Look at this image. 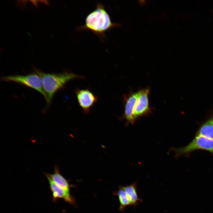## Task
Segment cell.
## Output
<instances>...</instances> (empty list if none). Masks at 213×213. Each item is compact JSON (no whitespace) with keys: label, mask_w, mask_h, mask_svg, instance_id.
Here are the masks:
<instances>
[{"label":"cell","mask_w":213,"mask_h":213,"mask_svg":"<svg viewBox=\"0 0 213 213\" xmlns=\"http://www.w3.org/2000/svg\"><path fill=\"white\" fill-rule=\"evenodd\" d=\"M120 26V24L112 22L110 16L101 3H97L95 9L86 16L85 24L78 27V31H91L101 41L106 38L105 33L114 27Z\"/></svg>","instance_id":"6da1fadb"},{"label":"cell","mask_w":213,"mask_h":213,"mask_svg":"<svg viewBox=\"0 0 213 213\" xmlns=\"http://www.w3.org/2000/svg\"><path fill=\"white\" fill-rule=\"evenodd\" d=\"M34 72L42 80L43 89L47 96L46 102L48 106L50 104L54 94L63 88L67 82L76 78H83V76L68 71L58 73H49L35 69Z\"/></svg>","instance_id":"7a4b0ae2"},{"label":"cell","mask_w":213,"mask_h":213,"mask_svg":"<svg viewBox=\"0 0 213 213\" xmlns=\"http://www.w3.org/2000/svg\"><path fill=\"white\" fill-rule=\"evenodd\" d=\"M1 80L3 81L19 83L34 89L43 95L46 101L47 100V96L43 89L42 80L35 72L25 75H16L3 76Z\"/></svg>","instance_id":"3957f363"},{"label":"cell","mask_w":213,"mask_h":213,"mask_svg":"<svg viewBox=\"0 0 213 213\" xmlns=\"http://www.w3.org/2000/svg\"><path fill=\"white\" fill-rule=\"evenodd\" d=\"M176 156L189 154L197 150L208 151L213 154V139L200 135H196L194 138L188 144L178 149L172 148Z\"/></svg>","instance_id":"277c9868"},{"label":"cell","mask_w":213,"mask_h":213,"mask_svg":"<svg viewBox=\"0 0 213 213\" xmlns=\"http://www.w3.org/2000/svg\"><path fill=\"white\" fill-rule=\"evenodd\" d=\"M138 96L135 104L134 114L135 118L146 116L151 112L149 106L148 95L149 90L146 88L138 91Z\"/></svg>","instance_id":"5b68a950"},{"label":"cell","mask_w":213,"mask_h":213,"mask_svg":"<svg viewBox=\"0 0 213 213\" xmlns=\"http://www.w3.org/2000/svg\"><path fill=\"white\" fill-rule=\"evenodd\" d=\"M77 98L83 111L88 113L93 105L97 102L98 98L88 89H77L75 91Z\"/></svg>","instance_id":"8992f818"},{"label":"cell","mask_w":213,"mask_h":213,"mask_svg":"<svg viewBox=\"0 0 213 213\" xmlns=\"http://www.w3.org/2000/svg\"><path fill=\"white\" fill-rule=\"evenodd\" d=\"M138 96L137 92L133 93L127 97H124V112L122 117L128 123L132 124L136 120L134 114V110Z\"/></svg>","instance_id":"52a82bcc"},{"label":"cell","mask_w":213,"mask_h":213,"mask_svg":"<svg viewBox=\"0 0 213 213\" xmlns=\"http://www.w3.org/2000/svg\"><path fill=\"white\" fill-rule=\"evenodd\" d=\"M44 173L48 181L50 189L52 193V201L55 202L57 201L58 199L62 198L67 202L73 204L74 201L72 197L70 194L69 191L64 190L57 185L45 172Z\"/></svg>","instance_id":"ba28073f"},{"label":"cell","mask_w":213,"mask_h":213,"mask_svg":"<svg viewBox=\"0 0 213 213\" xmlns=\"http://www.w3.org/2000/svg\"><path fill=\"white\" fill-rule=\"evenodd\" d=\"M196 135L202 136L213 139V114L200 125Z\"/></svg>","instance_id":"9c48e42d"},{"label":"cell","mask_w":213,"mask_h":213,"mask_svg":"<svg viewBox=\"0 0 213 213\" xmlns=\"http://www.w3.org/2000/svg\"><path fill=\"white\" fill-rule=\"evenodd\" d=\"M45 173L56 184L64 190L69 191L70 185L68 181L61 174L57 165H55L52 174Z\"/></svg>","instance_id":"30bf717a"},{"label":"cell","mask_w":213,"mask_h":213,"mask_svg":"<svg viewBox=\"0 0 213 213\" xmlns=\"http://www.w3.org/2000/svg\"><path fill=\"white\" fill-rule=\"evenodd\" d=\"M136 187V184L135 183L122 187L125 192L131 205H135L140 201L137 195Z\"/></svg>","instance_id":"8fae6325"},{"label":"cell","mask_w":213,"mask_h":213,"mask_svg":"<svg viewBox=\"0 0 213 213\" xmlns=\"http://www.w3.org/2000/svg\"><path fill=\"white\" fill-rule=\"evenodd\" d=\"M117 194L120 202V210H123V209L126 206L131 205L125 192L122 187H120Z\"/></svg>","instance_id":"7c38bea8"},{"label":"cell","mask_w":213,"mask_h":213,"mask_svg":"<svg viewBox=\"0 0 213 213\" xmlns=\"http://www.w3.org/2000/svg\"><path fill=\"white\" fill-rule=\"evenodd\" d=\"M38 1V0H31L30 1L33 4L36 6L37 4Z\"/></svg>","instance_id":"4fadbf2b"}]
</instances>
